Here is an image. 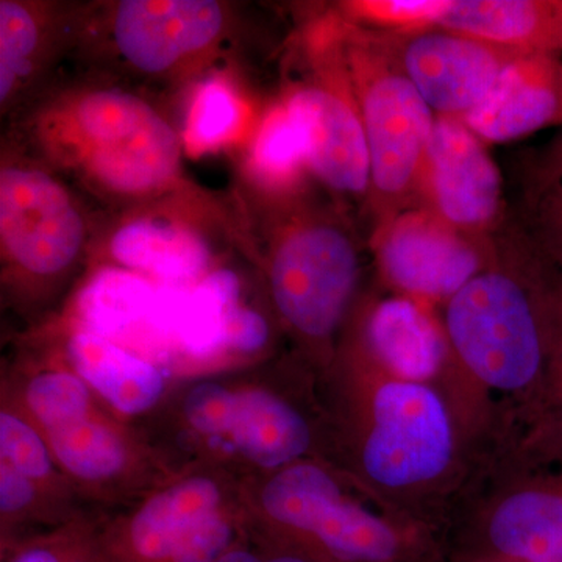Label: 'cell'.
<instances>
[{
  "instance_id": "cell-35",
  "label": "cell",
  "mask_w": 562,
  "mask_h": 562,
  "mask_svg": "<svg viewBox=\"0 0 562 562\" xmlns=\"http://www.w3.org/2000/svg\"><path fill=\"white\" fill-rule=\"evenodd\" d=\"M217 562H319L297 550H283L271 554H258L249 550H231Z\"/></svg>"
},
{
  "instance_id": "cell-13",
  "label": "cell",
  "mask_w": 562,
  "mask_h": 562,
  "mask_svg": "<svg viewBox=\"0 0 562 562\" xmlns=\"http://www.w3.org/2000/svg\"><path fill=\"white\" fill-rule=\"evenodd\" d=\"M416 206L473 238L490 239L501 231V169L487 144L461 120L436 117L417 180Z\"/></svg>"
},
{
  "instance_id": "cell-21",
  "label": "cell",
  "mask_w": 562,
  "mask_h": 562,
  "mask_svg": "<svg viewBox=\"0 0 562 562\" xmlns=\"http://www.w3.org/2000/svg\"><path fill=\"white\" fill-rule=\"evenodd\" d=\"M68 351L77 372L122 413L146 412L161 395L158 369L120 344L80 331Z\"/></svg>"
},
{
  "instance_id": "cell-16",
  "label": "cell",
  "mask_w": 562,
  "mask_h": 562,
  "mask_svg": "<svg viewBox=\"0 0 562 562\" xmlns=\"http://www.w3.org/2000/svg\"><path fill=\"white\" fill-rule=\"evenodd\" d=\"M462 122L486 144L562 125V58L520 55Z\"/></svg>"
},
{
  "instance_id": "cell-12",
  "label": "cell",
  "mask_w": 562,
  "mask_h": 562,
  "mask_svg": "<svg viewBox=\"0 0 562 562\" xmlns=\"http://www.w3.org/2000/svg\"><path fill=\"white\" fill-rule=\"evenodd\" d=\"M492 238H473L413 206L375 225L371 247L383 288L441 310L490 265Z\"/></svg>"
},
{
  "instance_id": "cell-8",
  "label": "cell",
  "mask_w": 562,
  "mask_h": 562,
  "mask_svg": "<svg viewBox=\"0 0 562 562\" xmlns=\"http://www.w3.org/2000/svg\"><path fill=\"white\" fill-rule=\"evenodd\" d=\"M360 308L355 355L392 379L441 390L483 441L497 435L494 406L458 364L439 310L383 286Z\"/></svg>"
},
{
  "instance_id": "cell-3",
  "label": "cell",
  "mask_w": 562,
  "mask_h": 562,
  "mask_svg": "<svg viewBox=\"0 0 562 562\" xmlns=\"http://www.w3.org/2000/svg\"><path fill=\"white\" fill-rule=\"evenodd\" d=\"M484 442L441 390L351 353V461L361 491L441 539Z\"/></svg>"
},
{
  "instance_id": "cell-31",
  "label": "cell",
  "mask_w": 562,
  "mask_h": 562,
  "mask_svg": "<svg viewBox=\"0 0 562 562\" xmlns=\"http://www.w3.org/2000/svg\"><path fill=\"white\" fill-rule=\"evenodd\" d=\"M236 394L217 384H202L187 401V416L195 430L209 435L228 432L235 408Z\"/></svg>"
},
{
  "instance_id": "cell-28",
  "label": "cell",
  "mask_w": 562,
  "mask_h": 562,
  "mask_svg": "<svg viewBox=\"0 0 562 562\" xmlns=\"http://www.w3.org/2000/svg\"><path fill=\"white\" fill-rule=\"evenodd\" d=\"M452 0H350L339 3V16L380 33H406L441 22Z\"/></svg>"
},
{
  "instance_id": "cell-32",
  "label": "cell",
  "mask_w": 562,
  "mask_h": 562,
  "mask_svg": "<svg viewBox=\"0 0 562 562\" xmlns=\"http://www.w3.org/2000/svg\"><path fill=\"white\" fill-rule=\"evenodd\" d=\"M535 216L562 244V143L543 172Z\"/></svg>"
},
{
  "instance_id": "cell-34",
  "label": "cell",
  "mask_w": 562,
  "mask_h": 562,
  "mask_svg": "<svg viewBox=\"0 0 562 562\" xmlns=\"http://www.w3.org/2000/svg\"><path fill=\"white\" fill-rule=\"evenodd\" d=\"M29 476L16 471L13 465L3 464L0 472V506L11 513L24 508L33 497V487Z\"/></svg>"
},
{
  "instance_id": "cell-2",
  "label": "cell",
  "mask_w": 562,
  "mask_h": 562,
  "mask_svg": "<svg viewBox=\"0 0 562 562\" xmlns=\"http://www.w3.org/2000/svg\"><path fill=\"white\" fill-rule=\"evenodd\" d=\"M18 135L25 157L110 205L135 211L183 198L180 132L121 85L77 81L40 94Z\"/></svg>"
},
{
  "instance_id": "cell-27",
  "label": "cell",
  "mask_w": 562,
  "mask_h": 562,
  "mask_svg": "<svg viewBox=\"0 0 562 562\" xmlns=\"http://www.w3.org/2000/svg\"><path fill=\"white\" fill-rule=\"evenodd\" d=\"M49 432L58 460L83 479H105L124 464L125 453L121 442L101 425L83 419Z\"/></svg>"
},
{
  "instance_id": "cell-18",
  "label": "cell",
  "mask_w": 562,
  "mask_h": 562,
  "mask_svg": "<svg viewBox=\"0 0 562 562\" xmlns=\"http://www.w3.org/2000/svg\"><path fill=\"white\" fill-rule=\"evenodd\" d=\"M220 491L206 479L188 480L151 498L128 528L135 562H184L191 536L216 514Z\"/></svg>"
},
{
  "instance_id": "cell-30",
  "label": "cell",
  "mask_w": 562,
  "mask_h": 562,
  "mask_svg": "<svg viewBox=\"0 0 562 562\" xmlns=\"http://www.w3.org/2000/svg\"><path fill=\"white\" fill-rule=\"evenodd\" d=\"M0 449L10 465L25 476L40 479L50 471L49 454L38 435L11 414L0 416Z\"/></svg>"
},
{
  "instance_id": "cell-10",
  "label": "cell",
  "mask_w": 562,
  "mask_h": 562,
  "mask_svg": "<svg viewBox=\"0 0 562 562\" xmlns=\"http://www.w3.org/2000/svg\"><path fill=\"white\" fill-rule=\"evenodd\" d=\"M310 57L312 76L295 83L283 98L305 128L308 172L333 194L347 201H368V140L344 60L339 16L314 25Z\"/></svg>"
},
{
  "instance_id": "cell-9",
  "label": "cell",
  "mask_w": 562,
  "mask_h": 562,
  "mask_svg": "<svg viewBox=\"0 0 562 562\" xmlns=\"http://www.w3.org/2000/svg\"><path fill=\"white\" fill-rule=\"evenodd\" d=\"M232 11L216 0H121L81 22L122 68L144 81L199 76L232 35Z\"/></svg>"
},
{
  "instance_id": "cell-23",
  "label": "cell",
  "mask_w": 562,
  "mask_h": 562,
  "mask_svg": "<svg viewBox=\"0 0 562 562\" xmlns=\"http://www.w3.org/2000/svg\"><path fill=\"white\" fill-rule=\"evenodd\" d=\"M241 281L231 269L209 272L192 286H181L172 322V347L209 358L227 347V327L239 306Z\"/></svg>"
},
{
  "instance_id": "cell-15",
  "label": "cell",
  "mask_w": 562,
  "mask_h": 562,
  "mask_svg": "<svg viewBox=\"0 0 562 562\" xmlns=\"http://www.w3.org/2000/svg\"><path fill=\"white\" fill-rule=\"evenodd\" d=\"M158 206L132 211L114 225L106 232V250L117 268L158 284L192 286L209 273L210 239L194 220H183V210L165 214Z\"/></svg>"
},
{
  "instance_id": "cell-19",
  "label": "cell",
  "mask_w": 562,
  "mask_h": 562,
  "mask_svg": "<svg viewBox=\"0 0 562 562\" xmlns=\"http://www.w3.org/2000/svg\"><path fill=\"white\" fill-rule=\"evenodd\" d=\"M228 435L250 461L266 469L301 462L312 449V425L297 408L265 391L236 394Z\"/></svg>"
},
{
  "instance_id": "cell-20",
  "label": "cell",
  "mask_w": 562,
  "mask_h": 562,
  "mask_svg": "<svg viewBox=\"0 0 562 562\" xmlns=\"http://www.w3.org/2000/svg\"><path fill=\"white\" fill-rule=\"evenodd\" d=\"M158 283L122 268H102L81 290L77 310L85 330L113 342L150 349V322Z\"/></svg>"
},
{
  "instance_id": "cell-22",
  "label": "cell",
  "mask_w": 562,
  "mask_h": 562,
  "mask_svg": "<svg viewBox=\"0 0 562 562\" xmlns=\"http://www.w3.org/2000/svg\"><path fill=\"white\" fill-rule=\"evenodd\" d=\"M49 9L21 0L0 2V105L10 110L31 98L32 85L57 47V20Z\"/></svg>"
},
{
  "instance_id": "cell-5",
  "label": "cell",
  "mask_w": 562,
  "mask_h": 562,
  "mask_svg": "<svg viewBox=\"0 0 562 562\" xmlns=\"http://www.w3.org/2000/svg\"><path fill=\"white\" fill-rule=\"evenodd\" d=\"M261 502L269 519L319 562H447L435 531L369 495L351 497L317 462H295L273 473Z\"/></svg>"
},
{
  "instance_id": "cell-11",
  "label": "cell",
  "mask_w": 562,
  "mask_h": 562,
  "mask_svg": "<svg viewBox=\"0 0 562 562\" xmlns=\"http://www.w3.org/2000/svg\"><path fill=\"white\" fill-rule=\"evenodd\" d=\"M90 217L58 173L21 154L0 169L3 261L32 277L68 271L92 246Z\"/></svg>"
},
{
  "instance_id": "cell-36",
  "label": "cell",
  "mask_w": 562,
  "mask_h": 562,
  "mask_svg": "<svg viewBox=\"0 0 562 562\" xmlns=\"http://www.w3.org/2000/svg\"><path fill=\"white\" fill-rule=\"evenodd\" d=\"M79 560L80 558H68L57 550L47 549V547H36V549L21 553L20 557L14 558L13 562H77Z\"/></svg>"
},
{
  "instance_id": "cell-4",
  "label": "cell",
  "mask_w": 562,
  "mask_h": 562,
  "mask_svg": "<svg viewBox=\"0 0 562 562\" xmlns=\"http://www.w3.org/2000/svg\"><path fill=\"white\" fill-rule=\"evenodd\" d=\"M447 562H562V465L512 441L480 453L441 531Z\"/></svg>"
},
{
  "instance_id": "cell-14",
  "label": "cell",
  "mask_w": 562,
  "mask_h": 562,
  "mask_svg": "<svg viewBox=\"0 0 562 562\" xmlns=\"http://www.w3.org/2000/svg\"><path fill=\"white\" fill-rule=\"evenodd\" d=\"M384 35L403 72L436 117H468L506 68L525 55L441 25Z\"/></svg>"
},
{
  "instance_id": "cell-17",
  "label": "cell",
  "mask_w": 562,
  "mask_h": 562,
  "mask_svg": "<svg viewBox=\"0 0 562 562\" xmlns=\"http://www.w3.org/2000/svg\"><path fill=\"white\" fill-rule=\"evenodd\" d=\"M438 25L531 55H562V0H452Z\"/></svg>"
},
{
  "instance_id": "cell-29",
  "label": "cell",
  "mask_w": 562,
  "mask_h": 562,
  "mask_svg": "<svg viewBox=\"0 0 562 562\" xmlns=\"http://www.w3.org/2000/svg\"><path fill=\"white\" fill-rule=\"evenodd\" d=\"M32 412L49 430L83 420L88 408L85 384L69 373H44L27 391Z\"/></svg>"
},
{
  "instance_id": "cell-26",
  "label": "cell",
  "mask_w": 562,
  "mask_h": 562,
  "mask_svg": "<svg viewBox=\"0 0 562 562\" xmlns=\"http://www.w3.org/2000/svg\"><path fill=\"white\" fill-rule=\"evenodd\" d=\"M513 443L535 460L562 465V286L541 398L527 430Z\"/></svg>"
},
{
  "instance_id": "cell-1",
  "label": "cell",
  "mask_w": 562,
  "mask_h": 562,
  "mask_svg": "<svg viewBox=\"0 0 562 562\" xmlns=\"http://www.w3.org/2000/svg\"><path fill=\"white\" fill-rule=\"evenodd\" d=\"M490 265L439 314L468 379L516 441L541 398L562 286V246L532 217L495 233Z\"/></svg>"
},
{
  "instance_id": "cell-6",
  "label": "cell",
  "mask_w": 562,
  "mask_h": 562,
  "mask_svg": "<svg viewBox=\"0 0 562 562\" xmlns=\"http://www.w3.org/2000/svg\"><path fill=\"white\" fill-rule=\"evenodd\" d=\"M344 60L368 140L369 209L375 225L416 206L436 114L403 72L386 35L344 21Z\"/></svg>"
},
{
  "instance_id": "cell-37",
  "label": "cell",
  "mask_w": 562,
  "mask_h": 562,
  "mask_svg": "<svg viewBox=\"0 0 562 562\" xmlns=\"http://www.w3.org/2000/svg\"><path fill=\"white\" fill-rule=\"evenodd\" d=\"M465 562H503V561H494V560H476V561H465Z\"/></svg>"
},
{
  "instance_id": "cell-7",
  "label": "cell",
  "mask_w": 562,
  "mask_h": 562,
  "mask_svg": "<svg viewBox=\"0 0 562 562\" xmlns=\"http://www.w3.org/2000/svg\"><path fill=\"white\" fill-rule=\"evenodd\" d=\"M269 241L276 308L306 341H331L357 302L362 276L357 233L341 214L295 203Z\"/></svg>"
},
{
  "instance_id": "cell-33",
  "label": "cell",
  "mask_w": 562,
  "mask_h": 562,
  "mask_svg": "<svg viewBox=\"0 0 562 562\" xmlns=\"http://www.w3.org/2000/svg\"><path fill=\"white\" fill-rule=\"evenodd\" d=\"M271 328L260 313L236 306L227 327V347L246 353H255L269 342Z\"/></svg>"
},
{
  "instance_id": "cell-25",
  "label": "cell",
  "mask_w": 562,
  "mask_h": 562,
  "mask_svg": "<svg viewBox=\"0 0 562 562\" xmlns=\"http://www.w3.org/2000/svg\"><path fill=\"white\" fill-rule=\"evenodd\" d=\"M246 106L232 81L221 74H210L195 83L183 124L181 143L184 154L201 157L231 144L244 128Z\"/></svg>"
},
{
  "instance_id": "cell-24",
  "label": "cell",
  "mask_w": 562,
  "mask_h": 562,
  "mask_svg": "<svg viewBox=\"0 0 562 562\" xmlns=\"http://www.w3.org/2000/svg\"><path fill=\"white\" fill-rule=\"evenodd\" d=\"M254 179L271 194H297L308 172V139L302 121L284 99L262 117L249 155Z\"/></svg>"
}]
</instances>
